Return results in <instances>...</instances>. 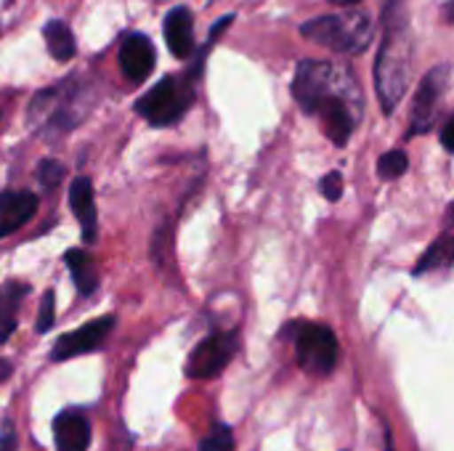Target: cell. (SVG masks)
Masks as SVG:
<instances>
[{"instance_id":"cell-9","label":"cell","mask_w":454,"mask_h":451,"mask_svg":"<svg viewBox=\"0 0 454 451\" xmlns=\"http://www.w3.org/2000/svg\"><path fill=\"white\" fill-rule=\"evenodd\" d=\"M56 451H88L90 447V420L82 409H64L53 420Z\"/></svg>"},{"instance_id":"cell-19","label":"cell","mask_w":454,"mask_h":451,"mask_svg":"<svg viewBox=\"0 0 454 451\" xmlns=\"http://www.w3.org/2000/svg\"><path fill=\"white\" fill-rule=\"evenodd\" d=\"M407 167H410V159H407V154L399 152V149L386 152V154L378 159V173H380L383 181H396V178H402V175L407 173Z\"/></svg>"},{"instance_id":"cell-20","label":"cell","mask_w":454,"mask_h":451,"mask_svg":"<svg viewBox=\"0 0 454 451\" xmlns=\"http://www.w3.org/2000/svg\"><path fill=\"white\" fill-rule=\"evenodd\" d=\"M64 178V165L56 162V159H43L37 165V181L43 189H56Z\"/></svg>"},{"instance_id":"cell-12","label":"cell","mask_w":454,"mask_h":451,"mask_svg":"<svg viewBox=\"0 0 454 451\" xmlns=\"http://www.w3.org/2000/svg\"><path fill=\"white\" fill-rule=\"evenodd\" d=\"M165 43L173 56L186 58L194 51V19L189 8H173L165 16Z\"/></svg>"},{"instance_id":"cell-10","label":"cell","mask_w":454,"mask_h":451,"mask_svg":"<svg viewBox=\"0 0 454 451\" xmlns=\"http://www.w3.org/2000/svg\"><path fill=\"white\" fill-rule=\"evenodd\" d=\"M154 45L146 35H128L120 48V66L130 82H144L154 69Z\"/></svg>"},{"instance_id":"cell-27","label":"cell","mask_w":454,"mask_h":451,"mask_svg":"<svg viewBox=\"0 0 454 451\" xmlns=\"http://www.w3.org/2000/svg\"><path fill=\"white\" fill-rule=\"evenodd\" d=\"M330 3H335V5H340V8H351V5H356V3H362V0H330Z\"/></svg>"},{"instance_id":"cell-18","label":"cell","mask_w":454,"mask_h":451,"mask_svg":"<svg viewBox=\"0 0 454 451\" xmlns=\"http://www.w3.org/2000/svg\"><path fill=\"white\" fill-rule=\"evenodd\" d=\"M237 441H234V431L226 423H215L207 436L200 441V451H234Z\"/></svg>"},{"instance_id":"cell-3","label":"cell","mask_w":454,"mask_h":451,"mask_svg":"<svg viewBox=\"0 0 454 451\" xmlns=\"http://www.w3.org/2000/svg\"><path fill=\"white\" fill-rule=\"evenodd\" d=\"M301 35L338 53H362L372 40V19L359 8L303 21Z\"/></svg>"},{"instance_id":"cell-4","label":"cell","mask_w":454,"mask_h":451,"mask_svg":"<svg viewBox=\"0 0 454 451\" xmlns=\"http://www.w3.org/2000/svg\"><path fill=\"white\" fill-rule=\"evenodd\" d=\"M340 346L330 327L303 322L295 332V362L311 377H330L338 367Z\"/></svg>"},{"instance_id":"cell-8","label":"cell","mask_w":454,"mask_h":451,"mask_svg":"<svg viewBox=\"0 0 454 451\" xmlns=\"http://www.w3.org/2000/svg\"><path fill=\"white\" fill-rule=\"evenodd\" d=\"M112 327H114V319H112V316L88 322L85 327H80V330L64 335V338L53 346L51 359H53V362H67V359H74V356H80V354L96 351V348L106 340V335L112 332Z\"/></svg>"},{"instance_id":"cell-22","label":"cell","mask_w":454,"mask_h":451,"mask_svg":"<svg viewBox=\"0 0 454 451\" xmlns=\"http://www.w3.org/2000/svg\"><path fill=\"white\" fill-rule=\"evenodd\" d=\"M319 189H322V194H325L330 202H338L340 194H343V175H340L338 170H335V173H327V175L322 178Z\"/></svg>"},{"instance_id":"cell-16","label":"cell","mask_w":454,"mask_h":451,"mask_svg":"<svg viewBox=\"0 0 454 451\" xmlns=\"http://www.w3.org/2000/svg\"><path fill=\"white\" fill-rule=\"evenodd\" d=\"M43 35H45V45L56 61H69L74 56V35L64 21L51 19L43 29Z\"/></svg>"},{"instance_id":"cell-23","label":"cell","mask_w":454,"mask_h":451,"mask_svg":"<svg viewBox=\"0 0 454 451\" xmlns=\"http://www.w3.org/2000/svg\"><path fill=\"white\" fill-rule=\"evenodd\" d=\"M442 146L454 154V114L447 120V125H444V130H442Z\"/></svg>"},{"instance_id":"cell-5","label":"cell","mask_w":454,"mask_h":451,"mask_svg":"<svg viewBox=\"0 0 454 451\" xmlns=\"http://www.w3.org/2000/svg\"><path fill=\"white\" fill-rule=\"evenodd\" d=\"M192 104H194V88H192V82L178 80V77H165L146 96H141L136 101V112L149 125L165 128V125L178 122Z\"/></svg>"},{"instance_id":"cell-17","label":"cell","mask_w":454,"mask_h":451,"mask_svg":"<svg viewBox=\"0 0 454 451\" xmlns=\"http://www.w3.org/2000/svg\"><path fill=\"white\" fill-rule=\"evenodd\" d=\"M24 292L27 287H16V284H8L0 290V343H5L11 332L16 330V306Z\"/></svg>"},{"instance_id":"cell-6","label":"cell","mask_w":454,"mask_h":451,"mask_svg":"<svg viewBox=\"0 0 454 451\" xmlns=\"http://www.w3.org/2000/svg\"><path fill=\"white\" fill-rule=\"evenodd\" d=\"M239 348V335L237 332H213L207 335L189 356L186 362V375L192 380H213L218 377L231 359L237 356Z\"/></svg>"},{"instance_id":"cell-13","label":"cell","mask_w":454,"mask_h":451,"mask_svg":"<svg viewBox=\"0 0 454 451\" xmlns=\"http://www.w3.org/2000/svg\"><path fill=\"white\" fill-rule=\"evenodd\" d=\"M69 205H72V213H74V218H77V223L82 229V237L88 242H93L98 223H96V199H93L90 178L80 175V178L72 181V186H69Z\"/></svg>"},{"instance_id":"cell-29","label":"cell","mask_w":454,"mask_h":451,"mask_svg":"<svg viewBox=\"0 0 454 451\" xmlns=\"http://www.w3.org/2000/svg\"><path fill=\"white\" fill-rule=\"evenodd\" d=\"M0 451H3V449H0Z\"/></svg>"},{"instance_id":"cell-25","label":"cell","mask_w":454,"mask_h":451,"mask_svg":"<svg viewBox=\"0 0 454 451\" xmlns=\"http://www.w3.org/2000/svg\"><path fill=\"white\" fill-rule=\"evenodd\" d=\"M11 372H13V369H11V364L0 359V383H3V380H8V377H11Z\"/></svg>"},{"instance_id":"cell-24","label":"cell","mask_w":454,"mask_h":451,"mask_svg":"<svg viewBox=\"0 0 454 451\" xmlns=\"http://www.w3.org/2000/svg\"><path fill=\"white\" fill-rule=\"evenodd\" d=\"M442 13H444V19H447L450 24H454V0H447V3H444Z\"/></svg>"},{"instance_id":"cell-21","label":"cell","mask_w":454,"mask_h":451,"mask_svg":"<svg viewBox=\"0 0 454 451\" xmlns=\"http://www.w3.org/2000/svg\"><path fill=\"white\" fill-rule=\"evenodd\" d=\"M53 319H56V295L53 290H48L40 300V311H37V322H35V330L43 335L53 327Z\"/></svg>"},{"instance_id":"cell-2","label":"cell","mask_w":454,"mask_h":451,"mask_svg":"<svg viewBox=\"0 0 454 451\" xmlns=\"http://www.w3.org/2000/svg\"><path fill=\"white\" fill-rule=\"evenodd\" d=\"M412 64V27L407 0H386L383 40L375 58V90L386 114H391L407 93Z\"/></svg>"},{"instance_id":"cell-26","label":"cell","mask_w":454,"mask_h":451,"mask_svg":"<svg viewBox=\"0 0 454 451\" xmlns=\"http://www.w3.org/2000/svg\"><path fill=\"white\" fill-rule=\"evenodd\" d=\"M383 451H394V436H391L388 425H386V447H383Z\"/></svg>"},{"instance_id":"cell-1","label":"cell","mask_w":454,"mask_h":451,"mask_svg":"<svg viewBox=\"0 0 454 451\" xmlns=\"http://www.w3.org/2000/svg\"><path fill=\"white\" fill-rule=\"evenodd\" d=\"M293 96L301 109L322 120L335 146L348 144L362 120V90L351 69L333 61H301L293 80Z\"/></svg>"},{"instance_id":"cell-14","label":"cell","mask_w":454,"mask_h":451,"mask_svg":"<svg viewBox=\"0 0 454 451\" xmlns=\"http://www.w3.org/2000/svg\"><path fill=\"white\" fill-rule=\"evenodd\" d=\"M454 263V229L444 231L423 255L420 260L415 263V276H423L428 271H439V268H447Z\"/></svg>"},{"instance_id":"cell-7","label":"cell","mask_w":454,"mask_h":451,"mask_svg":"<svg viewBox=\"0 0 454 451\" xmlns=\"http://www.w3.org/2000/svg\"><path fill=\"white\" fill-rule=\"evenodd\" d=\"M447 80H450V66L442 64L436 69H431L415 98H412V114H410V136H423L434 128V120L439 114V106H442V98H444V90H447Z\"/></svg>"},{"instance_id":"cell-28","label":"cell","mask_w":454,"mask_h":451,"mask_svg":"<svg viewBox=\"0 0 454 451\" xmlns=\"http://www.w3.org/2000/svg\"><path fill=\"white\" fill-rule=\"evenodd\" d=\"M447 223H454V202L447 207Z\"/></svg>"},{"instance_id":"cell-15","label":"cell","mask_w":454,"mask_h":451,"mask_svg":"<svg viewBox=\"0 0 454 451\" xmlns=\"http://www.w3.org/2000/svg\"><path fill=\"white\" fill-rule=\"evenodd\" d=\"M67 266L72 271V279L77 284V290L82 295H90L96 287H98V271H96V263L90 260L88 253L82 250H69L67 253Z\"/></svg>"},{"instance_id":"cell-11","label":"cell","mask_w":454,"mask_h":451,"mask_svg":"<svg viewBox=\"0 0 454 451\" xmlns=\"http://www.w3.org/2000/svg\"><path fill=\"white\" fill-rule=\"evenodd\" d=\"M37 210V197L32 191H3L0 194V237L19 231Z\"/></svg>"}]
</instances>
